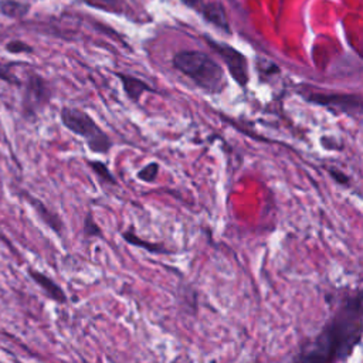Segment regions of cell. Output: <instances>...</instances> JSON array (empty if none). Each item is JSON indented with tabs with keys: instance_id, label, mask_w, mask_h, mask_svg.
I'll use <instances>...</instances> for the list:
<instances>
[{
	"instance_id": "8fae6325",
	"label": "cell",
	"mask_w": 363,
	"mask_h": 363,
	"mask_svg": "<svg viewBox=\"0 0 363 363\" xmlns=\"http://www.w3.org/2000/svg\"><path fill=\"white\" fill-rule=\"evenodd\" d=\"M0 12L11 19H22L30 12V5L18 0H0Z\"/></svg>"
},
{
	"instance_id": "7a4b0ae2",
	"label": "cell",
	"mask_w": 363,
	"mask_h": 363,
	"mask_svg": "<svg viewBox=\"0 0 363 363\" xmlns=\"http://www.w3.org/2000/svg\"><path fill=\"white\" fill-rule=\"evenodd\" d=\"M353 355V349L339 335L331 322L309 342L293 360V363H335L345 362Z\"/></svg>"
},
{
	"instance_id": "8992f818",
	"label": "cell",
	"mask_w": 363,
	"mask_h": 363,
	"mask_svg": "<svg viewBox=\"0 0 363 363\" xmlns=\"http://www.w3.org/2000/svg\"><path fill=\"white\" fill-rule=\"evenodd\" d=\"M314 104L336 108L349 115H363V97L350 94H312L305 97Z\"/></svg>"
},
{
	"instance_id": "30bf717a",
	"label": "cell",
	"mask_w": 363,
	"mask_h": 363,
	"mask_svg": "<svg viewBox=\"0 0 363 363\" xmlns=\"http://www.w3.org/2000/svg\"><path fill=\"white\" fill-rule=\"evenodd\" d=\"M25 197H26V200L36 209V211H37L39 216L43 219V221H44L50 228H53L56 233L60 234V231H61V221H60V219L57 217V214L51 213L39 199L33 197L32 195L25 193Z\"/></svg>"
},
{
	"instance_id": "52a82bcc",
	"label": "cell",
	"mask_w": 363,
	"mask_h": 363,
	"mask_svg": "<svg viewBox=\"0 0 363 363\" xmlns=\"http://www.w3.org/2000/svg\"><path fill=\"white\" fill-rule=\"evenodd\" d=\"M116 77L121 80V82H123L124 91L128 95V98L134 102H138L145 92H154L155 91L148 82L142 81L138 77L128 75V74H124V73H118Z\"/></svg>"
},
{
	"instance_id": "7c38bea8",
	"label": "cell",
	"mask_w": 363,
	"mask_h": 363,
	"mask_svg": "<svg viewBox=\"0 0 363 363\" xmlns=\"http://www.w3.org/2000/svg\"><path fill=\"white\" fill-rule=\"evenodd\" d=\"M124 238L128 241V243L134 245V246H138V247H144V249H148L149 252H155V253H171L168 252L166 249H164L162 246L159 245H151V243H147V241H142L140 240L131 230L124 233Z\"/></svg>"
},
{
	"instance_id": "ac0fdd59",
	"label": "cell",
	"mask_w": 363,
	"mask_h": 363,
	"mask_svg": "<svg viewBox=\"0 0 363 363\" xmlns=\"http://www.w3.org/2000/svg\"><path fill=\"white\" fill-rule=\"evenodd\" d=\"M180 2L185 5V6H187V8H190V9H195V11H197V12H200L202 9H203V6L206 5L203 0H180Z\"/></svg>"
},
{
	"instance_id": "9c48e42d",
	"label": "cell",
	"mask_w": 363,
	"mask_h": 363,
	"mask_svg": "<svg viewBox=\"0 0 363 363\" xmlns=\"http://www.w3.org/2000/svg\"><path fill=\"white\" fill-rule=\"evenodd\" d=\"M200 13L203 15V18L210 22L211 25L217 26L219 29L230 33V25H228V20H227V16H226V12L223 9V6L220 4H206L203 6V9L200 11Z\"/></svg>"
},
{
	"instance_id": "3957f363",
	"label": "cell",
	"mask_w": 363,
	"mask_h": 363,
	"mask_svg": "<svg viewBox=\"0 0 363 363\" xmlns=\"http://www.w3.org/2000/svg\"><path fill=\"white\" fill-rule=\"evenodd\" d=\"M60 116L63 125L68 131L85 140L91 152L106 154L111 149L112 142L109 137L85 111L73 106H64L60 112Z\"/></svg>"
},
{
	"instance_id": "ba28073f",
	"label": "cell",
	"mask_w": 363,
	"mask_h": 363,
	"mask_svg": "<svg viewBox=\"0 0 363 363\" xmlns=\"http://www.w3.org/2000/svg\"><path fill=\"white\" fill-rule=\"evenodd\" d=\"M30 277L37 283V285H40V288L47 294L49 298H51L53 301L57 302H66L67 297L66 293L63 291L61 287H59L50 277H47L43 273H39L36 270H30Z\"/></svg>"
},
{
	"instance_id": "4fadbf2b",
	"label": "cell",
	"mask_w": 363,
	"mask_h": 363,
	"mask_svg": "<svg viewBox=\"0 0 363 363\" xmlns=\"http://www.w3.org/2000/svg\"><path fill=\"white\" fill-rule=\"evenodd\" d=\"M90 164V168L94 171V173L104 182L106 183H112L115 185L116 180L113 178V175L111 173V171L106 168V165L104 162H99V161H88Z\"/></svg>"
},
{
	"instance_id": "9a60e30c",
	"label": "cell",
	"mask_w": 363,
	"mask_h": 363,
	"mask_svg": "<svg viewBox=\"0 0 363 363\" xmlns=\"http://www.w3.org/2000/svg\"><path fill=\"white\" fill-rule=\"evenodd\" d=\"M6 50L12 54H23V53H33V47L22 40H12L6 44Z\"/></svg>"
},
{
	"instance_id": "e0dca14e",
	"label": "cell",
	"mask_w": 363,
	"mask_h": 363,
	"mask_svg": "<svg viewBox=\"0 0 363 363\" xmlns=\"http://www.w3.org/2000/svg\"><path fill=\"white\" fill-rule=\"evenodd\" d=\"M15 64H9V66H0V78H2L4 81H8V82H11V84H16V82H19L18 80H15L13 77H12V71H11V68L13 67Z\"/></svg>"
},
{
	"instance_id": "5b68a950",
	"label": "cell",
	"mask_w": 363,
	"mask_h": 363,
	"mask_svg": "<svg viewBox=\"0 0 363 363\" xmlns=\"http://www.w3.org/2000/svg\"><path fill=\"white\" fill-rule=\"evenodd\" d=\"M50 84L40 75L32 74L25 85L23 111L26 116H35L43 106L50 102Z\"/></svg>"
},
{
	"instance_id": "277c9868",
	"label": "cell",
	"mask_w": 363,
	"mask_h": 363,
	"mask_svg": "<svg viewBox=\"0 0 363 363\" xmlns=\"http://www.w3.org/2000/svg\"><path fill=\"white\" fill-rule=\"evenodd\" d=\"M206 42L223 59V61L226 63V66L228 68V73L234 78V81L241 87H246L247 82H249V63H247V59L231 46L217 43V42H214L213 39H209V37H206Z\"/></svg>"
},
{
	"instance_id": "5bb4252c",
	"label": "cell",
	"mask_w": 363,
	"mask_h": 363,
	"mask_svg": "<svg viewBox=\"0 0 363 363\" xmlns=\"http://www.w3.org/2000/svg\"><path fill=\"white\" fill-rule=\"evenodd\" d=\"M159 175V164L151 162L138 172V179L142 182H154Z\"/></svg>"
},
{
	"instance_id": "2e32d148",
	"label": "cell",
	"mask_w": 363,
	"mask_h": 363,
	"mask_svg": "<svg viewBox=\"0 0 363 363\" xmlns=\"http://www.w3.org/2000/svg\"><path fill=\"white\" fill-rule=\"evenodd\" d=\"M84 230H85V234H87L88 237H91V235H101V230H99V227L97 226V223L94 221V219H92L91 214H88L87 219H85Z\"/></svg>"
},
{
	"instance_id": "d6986e66",
	"label": "cell",
	"mask_w": 363,
	"mask_h": 363,
	"mask_svg": "<svg viewBox=\"0 0 363 363\" xmlns=\"http://www.w3.org/2000/svg\"><path fill=\"white\" fill-rule=\"evenodd\" d=\"M331 175H332L339 183H347V178H346V175H343L342 172H338V171H335V169H331Z\"/></svg>"
},
{
	"instance_id": "6da1fadb",
	"label": "cell",
	"mask_w": 363,
	"mask_h": 363,
	"mask_svg": "<svg viewBox=\"0 0 363 363\" xmlns=\"http://www.w3.org/2000/svg\"><path fill=\"white\" fill-rule=\"evenodd\" d=\"M172 64L209 94H220L226 88L224 70L206 53L183 50L173 56Z\"/></svg>"
}]
</instances>
